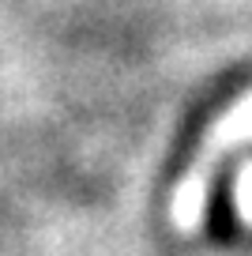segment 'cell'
Returning <instances> with one entry per match:
<instances>
[{
  "mask_svg": "<svg viewBox=\"0 0 252 256\" xmlns=\"http://www.w3.org/2000/svg\"><path fill=\"white\" fill-rule=\"evenodd\" d=\"M248 144H252V94H244L207 128L200 151L192 154V162L184 166V174L177 177L174 192H170V226L177 234L188 238V234H196L204 226L211 188H214V177H218L222 162Z\"/></svg>",
  "mask_w": 252,
  "mask_h": 256,
  "instance_id": "6da1fadb",
  "label": "cell"
}]
</instances>
